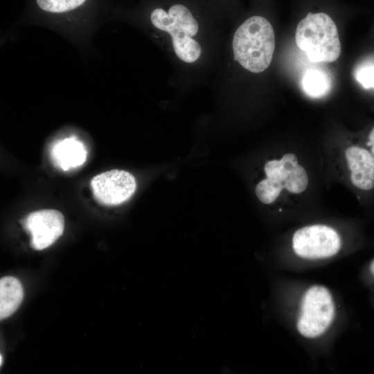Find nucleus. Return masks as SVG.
Returning <instances> with one entry per match:
<instances>
[{"instance_id":"nucleus-4","label":"nucleus","mask_w":374,"mask_h":374,"mask_svg":"<svg viewBox=\"0 0 374 374\" xmlns=\"http://www.w3.org/2000/svg\"><path fill=\"white\" fill-rule=\"evenodd\" d=\"M264 169L267 178L260 181L255 188L258 199L263 204L274 202L283 189L299 194L308 187L307 172L293 153L284 154L280 160L267 161Z\"/></svg>"},{"instance_id":"nucleus-9","label":"nucleus","mask_w":374,"mask_h":374,"mask_svg":"<svg viewBox=\"0 0 374 374\" xmlns=\"http://www.w3.org/2000/svg\"><path fill=\"white\" fill-rule=\"evenodd\" d=\"M345 158L353 185L364 192L374 188V157L369 149L357 145L348 147Z\"/></svg>"},{"instance_id":"nucleus-8","label":"nucleus","mask_w":374,"mask_h":374,"mask_svg":"<svg viewBox=\"0 0 374 374\" xmlns=\"http://www.w3.org/2000/svg\"><path fill=\"white\" fill-rule=\"evenodd\" d=\"M23 226L30 234L31 247L36 250H42L62 235L64 219L58 211L40 210L28 214L23 222Z\"/></svg>"},{"instance_id":"nucleus-14","label":"nucleus","mask_w":374,"mask_h":374,"mask_svg":"<svg viewBox=\"0 0 374 374\" xmlns=\"http://www.w3.org/2000/svg\"><path fill=\"white\" fill-rule=\"evenodd\" d=\"M38 6L48 12L60 13L73 10L86 0H36Z\"/></svg>"},{"instance_id":"nucleus-3","label":"nucleus","mask_w":374,"mask_h":374,"mask_svg":"<svg viewBox=\"0 0 374 374\" xmlns=\"http://www.w3.org/2000/svg\"><path fill=\"white\" fill-rule=\"evenodd\" d=\"M298 47L312 62H332L341 47L335 23L324 12L312 13L299 21L295 35Z\"/></svg>"},{"instance_id":"nucleus-17","label":"nucleus","mask_w":374,"mask_h":374,"mask_svg":"<svg viewBox=\"0 0 374 374\" xmlns=\"http://www.w3.org/2000/svg\"><path fill=\"white\" fill-rule=\"evenodd\" d=\"M2 362H3V358H2V355H0V365L1 366L2 365Z\"/></svg>"},{"instance_id":"nucleus-15","label":"nucleus","mask_w":374,"mask_h":374,"mask_svg":"<svg viewBox=\"0 0 374 374\" xmlns=\"http://www.w3.org/2000/svg\"><path fill=\"white\" fill-rule=\"evenodd\" d=\"M367 146L369 148V150L374 157V127L368 134Z\"/></svg>"},{"instance_id":"nucleus-11","label":"nucleus","mask_w":374,"mask_h":374,"mask_svg":"<svg viewBox=\"0 0 374 374\" xmlns=\"http://www.w3.org/2000/svg\"><path fill=\"white\" fill-rule=\"evenodd\" d=\"M24 298L20 281L13 276H6L0 280V318L11 316L19 307Z\"/></svg>"},{"instance_id":"nucleus-10","label":"nucleus","mask_w":374,"mask_h":374,"mask_svg":"<svg viewBox=\"0 0 374 374\" xmlns=\"http://www.w3.org/2000/svg\"><path fill=\"white\" fill-rule=\"evenodd\" d=\"M87 154L83 144L74 137L56 143L51 152L54 164L65 171L84 163Z\"/></svg>"},{"instance_id":"nucleus-7","label":"nucleus","mask_w":374,"mask_h":374,"mask_svg":"<svg viewBox=\"0 0 374 374\" xmlns=\"http://www.w3.org/2000/svg\"><path fill=\"white\" fill-rule=\"evenodd\" d=\"M94 198L100 204L115 206L134 194L136 184L134 176L123 170H112L96 175L91 181Z\"/></svg>"},{"instance_id":"nucleus-6","label":"nucleus","mask_w":374,"mask_h":374,"mask_svg":"<svg viewBox=\"0 0 374 374\" xmlns=\"http://www.w3.org/2000/svg\"><path fill=\"white\" fill-rule=\"evenodd\" d=\"M339 233L332 227L323 224L303 226L292 237V248L300 258L319 260L330 258L341 248Z\"/></svg>"},{"instance_id":"nucleus-2","label":"nucleus","mask_w":374,"mask_h":374,"mask_svg":"<svg viewBox=\"0 0 374 374\" xmlns=\"http://www.w3.org/2000/svg\"><path fill=\"white\" fill-rule=\"evenodd\" d=\"M152 25L170 34L177 56L186 63L195 62L201 55L200 44L193 38L199 30L191 10L181 3H174L167 10L154 8L150 14Z\"/></svg>"},{"instance_id":"nucleus-12","label":"nucleus","mask_w":374,"mask_h":374,"mask_svg":"<svg viewBox=\"0 0 374 374\" xmlns=\"http://www.w3.org/2000/svg\"><path fill=\"white\" fill-rule=\"evenodd\" d=\"M301 83L304 92L312 98L326 96L332 87L330 76L325 71L317 69L306 70Z\"/></svg>"},{"instance_id":"nucleus-13","label":"nucleus","mask_w":374,"mask_h":374,"mask_svg":"<svg viewBox=\"0 0 374 374\" xmlns=\"http://www.w3.org/2000/svg\"><path fill=\"white\" fill-rule=\"evenodd\" d=\"M355 80L364 89H374V57L364 60L354 69Z\"/></svg>"},{"instance_id":"nucleus-1","label":"nucleus","mask_w":374,"mask_h":374,"mask_svg":"<svg viewBox=\"0 0 374 374\" xmlns=\"http://www.w3.org/2000/svg\"><path fill=\"white\" fill-rule=\"evenodd\" d=\"M235 60L255 73L262 72L271 64L275 49V35L270 22L254 15L236 30L232 42Z\"/></svg>"},{"instance_id":"nucleus-5","label":"nucleus","mask_w":374,"mask_h":374,"mask_svg":"<svg viewBox=\"0 0 374 374\" xmlns=\"http://www.w3.org/2000/svg\"><path fill=\"white\" fill-rule=\"evenodd\" d=\"M335 316V305L330 290L323 285H312L302 297L297 330L305 338H317L328 330Z\"/></svg>"},{"instance_id":"nucleus-16","label":"nucleus","mask_w":374,"mask_h":374,"mask_svg":"<svg viewBox=\"0 0 374 374\" xmlns=\"http://www.w3.org/2000/svg\"><path fill=\"white\" fill-rule=\"evenodd\" d=\"M368 271H369L371 276L374 279V258L371 260V261L369 263Z\"/></svg>"}]
</instances>
